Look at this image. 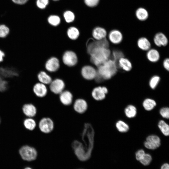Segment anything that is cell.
Returning <instances> with one entry per match:
<instances>
[{
  "instance_id": "19",
  "label": "cell",
  "mask_w": 169,
  "mask_h": 169,
  "mask_svg": "<svg viewBox=\"0 0 169 169\" xmlns=\"http://www.w3.org/2000/svg\"><path fill=\"white\" fill-rule=\"evenodd\" d=\"M92 35L96 40H100L105 38L107 35V32L102 27H96L93 30Z\"/></svg>"
},
{
  "instance_id": "17",
  "label": "cell",
  "mask_w": 169,
  "mask_h": 169,
  "mask_svg": "<svg viewBox=\"0 0 169 169\" xmlns=\"http://www.w3.org/2000/svg\"><path fill=\"white\" fill-rule=\"evenodd\" d=\"M73 96L69 91H63L60 94L59 100L61 103L65 105H69L72 103Z\"/></svg>"
},
{
  "instance_id": "14",
  "label": "cell",
  "mask_w": 169,
  "mask_h": 169,
  "mask_svg": "<svg viewBox=\"0 0 169 169\" xmlns=\"http://www.w3.org/2000/svg\"><path fill=\"white\" fill-rule=\"evenodd\" d=\"M81 73L82 76L85 79L90 80L95 78L97 74V70L91 66L86 65L82 68Z\"/></svg>"
},
{
  "instance_id": "18",
  "label": "cell",
  "mask_w": 169,
  "mask_h": 169,
  "mask_svg": "<svg viewBox=\"0 0 169 169\" xmlns=\"http://www.w3.org/2000/svg\"><path fill=\"white\" fill-rule=\"evenodd\" d=\"M154 42L156 45L158 47L165 46L167 45L168 40L164 33L159 32L157 33L154 36Z\"/></svg>"
},
{
  "instance_id": "15",
  "label": "cell",
  "mask_w": 169,
  "mask_h": 169,
  "mask_svg": "<svg viewBox=\"0 0 169 169\" xmlns=\"http://www.w3.org/2000/svg\"><path fill=\"white\" fill-rule=\"evenodd\" d=\"M73 108L79 114H83L87 110L88 104L86 101L84 100L78 99L75 101Z\"/></svg>"
},
{
  "instance_id": "21",
  "label": "cell",
  "mask_w": 169,
  "mask_h": 169,
  "mask_svg": "<svg viewBox=\"0 0 169 169\" xmlns=\"http://www.w3.org/2000/svg\"><path fill=\"white\" fill-rule=\"evenodd\" d=\"M117 66L126 71H129L132 68L131 62L129 59L124 57L120 58L118 60Z\"/></svg>"
},
{
  "instance_id": "28",
  "label": "cell",
  "mask_w": 169,
  "mask_h": 169,
  "mask_svg": "<svg viewBox=\"0 0 169 169\" xmlns=\"http://www.w3.org/2000/svg\"><path fill=\"white\" fill-rule=\"evenodd\" d=\"M67 33L68 37L73 40L76 39L79 35V29L74 26L69 27L67 30Z\"/></svg>"
},
{
  "instance_id": "32",
  "label": "cell",
  "mask_w": 169,
  "mask_h": 169,
  "mask_svg": "<svg viewBox=\"0 0 169 169\" xmlns=\"http://www.w3.org/2000/svg\"><path fill=\"white\" fill-rule=\"evenodd\" d=\"M63 16L65 22L68 23L73 22L75 19L74 13L72 11L69 10L64 11Z\"/></svg>"
},
{
  "instance_id": "41",
  "label": "cell",
  "mask_w": 169,
  "mask_h": 169,
  "mask_svg": "<svg viewBox=\"0 0 169 169\" xmlns=\"http://www.w3.org/2000/svg\"><path fill=\"white\" fill-rule=\"evenodd\" d=\"M15 4L18 5H23L25 4L28 0H11Z\"/></svg>"
},
{
  "instance_id": "22",
  "label": "cell",
  "mask_w": 169,
  "mask_h": 169,
  "mask_svg": "<svg viewBox=\"0 0 169 169\" xmlns=\"http://www.w3.org/2000/svg\"><path fill=\"white\" fill-rule=\"evenodd\" d=\"M23 123L25 129L29 131L34 130L37 125L36 121L33 118L26 117Z\"/></svg>"
},
{
  "instance_id": "33",
  "label": "cell",
  "mask_w": 169,
  "mask_h": 169,
  "mask_svg": "<svg viewBox=\"0 0 169 169\" xmlns=\"http://www.w3.org/2000/svg\"><path fill=\"white\" fill-rule=\"evenodd\" d=\"M9 28L4 24H0V38H4L7 37L9 33Z\"/></svg>"
},
{
  "instance_id": "4",
  "label": "cell",
  "mask_w": 169,
  "mask_h": 169,
  "mask_svg": "<svg viewBox=\"0 0 169 169\" xmlns=\"http://www.w3.org/2000/svg\"><path fill=\"white\" fill-rule=\"evenodd\" d=\"M72 147L75 155L80 161H86L90 157L91 152L87 149L79 141H74L72 144Z\"/></svg>"
},
{
  "instance_id": "30",
  "label": "cell",
  "mask_w": 169,
  "mask_h": 169,
  "mask_svg": "<svg viewBox=\"0 0 169 169\" xmlns=\"http://www.w3.org/2000/svg\"><path fill=\"white\" fill-rule=\"evenodd\" d=\"M158 126L162 134L165 136L169 135V125L164 120H160L158 123Z\"/></svg>"
},
{
  "instance_id": "44",
  "label": "cell",
  "mask_w": 169,
  "mask_h": 169,
  "mask_svg": "<svg viewBox=\"0 0 169 169\" xmlns=\"http://www.w3.org/2000/svg\"><path fill=\"white\" fill-rule=\"evenodd\" d=\"M161 169H169V165L167 163L163 164L161 166Z\"/></svg>"
},
{
  "instance_id": "3",
  "label": "cell",
  "mask_w": 169,
  "mask_h": 169,
  "mask_svg": "<svg viewBox=\"0 0 169 169\" xmlns=\"http://www.w3.org/2000/svg\"><path fill=\"white\" fill-rule=\"evenodd\" d=\"M18 153L23 160L28 161L35 160L38 155L35 148L27 145L22 146L19 149Z\"/></svg>"
},
{
  "instance_id": "25",
  "label": "cell",
  "mask_w": 169,
  "mask_h": 169,
  "mask_svg": "<svg viewBox=\"0 0 169 169\" xmlns=\"http://www.w3.org/2000/svg\"><path fill=\"white\" fill-rule=\"evenodd\" d=\"M135 14L136 18L141 21L146 20L149 16L147 11L145 8L142 7L137 8Z\"/></svg>"
},
{
  "instance_id": "16",
  "label": "cell",
  "mask_w": 169,
  "mask_h": 169,
  "mask_svg": "<svg viewBox=\"0 0 169 169\" xmlns=\"http://www.w3.org/2000/svg\"><path fill=\"white\" fill-rule=\"evenodd\" d=\"M108 38L111 43L114 44H118L121 42L123 39V35L120 31L114 29L110 32Z\"/></svg>"
},
{
  "instance_id": "9",
  "label": "cell",
  "mask_w": 169,
  "mask_h": 169,
  "mask_svg": "<svg viewBox=\"0 0 169 169\" xmlns=\"http://www.w3.org/2000/svg\"><path fill=\"white\" fill-rule=\"evenodd\" d=\"M108 93L107 88L105 86H98L94 88L92 92L91 95L93 98L97 101L102 100L104 99L106 95Z\"/></svg>"
},
{
  "instance_id": "12",
  "label": "cell",
  "mask_w": 169,
  "mask_h": 169,
  "mask_svg": "<svg viewBox=\"0 0 169 169\" xmlns=\"http://www.w3.org/2000/svg\"><path fill=\"white\" fill-rule=\"evenodd\" d=\"M59 59L55 57H51L47 59L45 62V69L49 72H54L58 70L59 67Z\"/></svg>"
},
{
  "instance_id": "27",
  "label": "cell",
  "mask_w": 169,
  "mask_h": 169,
  "mask_svg": "<svg viewBox=\"0 0 169 169\" xmlns=\"http://www.w3.org/2000/svg\"><path fill=\"white\" fill-rule=\"evenodd\" d=\"M156 105V101L153 99L147 98L143 101L142 106L145 110L146 111L152 110Z\"/></svg>"
},
{
  "instance_id": "36",
  "label": "cell",
  "mask_w": 169,
  "mask_h": 169,
  "mask_svg": "<svg viewBox=\"0 0 169 169\" xmlns=\"http://www.w3.org/2000/svg\"><path fill=\"white\" fill-rule=\"evenodd\" d=\"M151 160L152 157L151 155L148 153H145L140 161L143 165L147 166L150 164Z\"/></svg>"
},
{
  "instance_id": "7",
  "label": "cell",
  "mask_w": 169,
  "mask_h": 169,
  "mask_svg": "<svg viewBox=\"0 0 169 169\" xmlns=\"http://www.w3.org/2000/svg\"><path fill=\"white\" fill-rule=\"evenodd\" d=\"M62 60L66 65L68 66H73L77 64L78 59L74 52L71 51H67L63 56Z\"/></svg>"
},
{
  "instance_id": "43",
  "label": "cell",
  "mask_w": 169,
  "mask_h": 169,
  "mask_svg": "<svg viewBox=\"0 0 169 169\" xmlns=\"http://www.w3.org/2000/svg\"><path fill=\"white\" fill-rule=\"evenodd\" d=\"M5 56L4 53L0 49V63L2 62L3 59V58Z\"/></svg>"
},
{
  "instance_id": "20",
  "label": "cell",
  "mask_w": 169,
  "mask_h": 169,
  "mask_svg": "<svg viewBox=\"0 0 169 169\" xmlns=\"http://www.w3.org/2000/svg\"><path fill=\"white\" fill-rule=\"evenodd\" d=\"M37 77L39 82L46 85L50 84L52 81L51 77L45 70H41L39 72Z\"/></svg>"
},
{
  "instance_id": "42",
  "label": "cell",
  "mask_w": 169,
  "mask_h": 169,
  "mask_svg": "<svg viewBox=\"0 0 169 169\" xmlns=\"http://www.w3.org/2000/svg\"><path fill=\"white\" fill-rule=\"evenodd\" d=\"M163 66L164 68L167 71L169 70V59L168 58L166 59L163 62Z\"/></svg>"
},
{
  "instance_id": "24",
  "label": "cell",
  "mask_w": 169,
  "mask_h": 169,
  "mask_svg": "<svg viewBox=\"0 0 169 169\" xmlns=\"http://www.w3.org/2000/svg\"><path fill=\"white\" fill-rule=\"evenodd\" d=\"M138 47L144 51H148L151 47V44L148 40L145 37L139 38L137 42Z\"/></svg>"
},
{
  "instance_id": "23",
  "label": "cell",
  "mask_w": 169,
  "mask_h": 169,
  "mask_svg": "<svg viewBox=\"0 0 169 169\" xmlns=\"http://www.w3.org/2000/svg\"><path fill=\"white\" fill-rule=\"evenodd\" d=\"M148 51L146 54V57L149 61L155 63L159 60L160 55L159 52L157 50L155 49H150Z\"/></svg>"
},
{
  "instance_id": "2",
  "label": "cell",
  "mask_w": 169,
  "mask_h": 169,
  "mask_svg": "<svg viewBox=\"0 0 169 169\" xmlns=\"http://www.w3.org/2000/svg\"><path fill=\"white\" fill-rule=\"evenodd\" d=\"M89 54L91 62L98 67L109 59L111 52L109 48L100 47L94 49Z\"/></svg>"
},
{
  "instance_id": "26",
  "label": "cell",
  "mask_w": 169,
  "mask_h": 169,
  "mask_svg": "<svg viewBox=\"0 0 169 169\" xmlns=\"http://www.w3.org/2000/svg\"><path fill=\"white\" fill-rule=\"evenodd\" d=\"M124 113L125 116L128 118H133L136 115L137 109L134 105H129L125 108Z\"/></svg>"
},
{
  "instance_id": "45",
  "label": "cell",
  "mask_w": 169,
  "mask_h": 169,
  "mask_svg": "<svg viewBox=\"0 0 169 169\" xmlns=\"http://www.w3.org/2000/svg\"><path fill=\"white\" fill-rule=\"evenodd\" d=\"M24 169H32L30 167H25Z\"/></svg>"
},
{
  "instance_id": "8",
  "label": "cell",
  "mask_w": 169,
  "mask_h": 169,
  "mask_svg": "<svg viewBox=\"0 0 169 169\" xmlns=\"http://www.w3.org/2000/svg\"><path fill=\"white\" fill-rule=\"evenodd\" d=\"M33 92L37 97L43 98L45 97L48 94V88L46 85L40 82H38L33 85Z\"/></svg>"
},
{
  "instance_id": "10",
  "label": "cell",
  "mask_w": 169,
  "mask_h": 169,
  "mask_svg": "<svg viewBox=\"0 0 169 169\" xmlns=\"http://www.w3.org/2000/svg\"><path fill=\"white\" fill-rule=\"evenodd\" d=\"M109 43L106 38L100 40H92L89 41L87 44V51L90 54L95 48L100 47L109 48Z\"/></svg>"
},
{
  "instance_id": "5",
  "label": "cell",
  "mask_w": 169,
  "mask_h": 169,
  "mask_svg": "<svg viewBox=\"0 0 169 169\" xmlns=\"http://www.w3.org/2000/svg\"><path fill=\"white\" fill-rule=\"evenodd\" d=\"M38 126L40 131L45 134H48L53 130L54 123L51 118L48 117L42 118L39 120Z\"/></svg>"
},
{
  "instance_id": "31",
  "label": "cell",
  "mask_w": 169,
  "mask_h": 169,
  "mask_svg": "<svg viewBox=\"0 0 169 169\" xmlns=\"http://www.w3.org/2000/svg\"><path fill=\"white\" fill-rule=\"evenodd\" d=\"M47 21L50 25L56 27L59 25L60 23L61 18L57 15H51L48 17Z\"/></svg>"
},
{
  "instance_id": "46",
  "label": "cell",
  "mask_w": 169,
  "mask_h": 169,
  "mask_svg": "<svg viewBox=\"0 0 169 169\" xmlns=\"http://www.w3.org/2000/svg\"><path fill=\"white\" fill-rule=\"evenodd\" d=\"M53 0V1H59V0Z\"/></svg>"
},
{
  "instance_id": "47",
  "label": "cell",
  "mask_w": 169,
  "mask_h": 169,
  "mask_svg": "<svg viewBox=\"0 0 169 169\" xmlns=\"http://www.w3.org/2000/svg\"><path fill=\"white\" fill-rule=\"evenodd\" d=\"M0 123H1V119H0Z\"/></svg>"
},
{
  "instance_id": "6",
  "label": "cell",
  "mask_w": 169,
  "mask_h": 169,
  "mask_svg": "<svg viewBox=\"0 0 169 169\" xmlns=\"http://www.w3.org/2000/svg\"><path fill=\"white\" fill-rule=\"evenodd\" d=\"M161 144V140L160 137L155 135H151L148 136L144 142V146L151 150H155L159 147Z\"/></svg>"
},
{
  "instance_id": "38",
  "label": "cell",
  "mask_w": 169,
  "mask_h": 169,
  "mask_svg": "<svg viewBox=\"0 0 169 169\" xmlns=\"http://www.w3.org/2000/svg\"><path fill=\"white\" fill-rule=\"evenodd\" d=\"M100 0H84L85 4L88 7L94 8L99 4Z\"/></svg>"
},
{
  "instance_id": "40",
  "label": "cell",
  "mask_w": 169,
  "mask_h": 169,
  "mask_svg": "<svg viewBox=\"0 0 169 169\" xmlns=\"http://www.w3.org/2000/svg\"><path fill=\"white\" fill-rule=\"evenodd\" d=\"M145 153L143 149H140L137 151L136 153V157L138 161L141 160L143 158Z\"/></svg>"
},
{
  "instance_id": "29",
  "label": "cell",
  "mask_w": 169,
  "mask_h": 169,
  "mask_svg": "<svg viewBox=\"0 0 169 169\" xmlns=\"http://www.w3.org/2000/svg\"><path fill=\"white\" fill-rule=\"evenodd\" d=\"M115 127L117 130L121 133H125L129 130L128 125L123 120H120L115 123Z\"/></svg>"
},
{
  "instance_id": "1",
  "label": "cell",
  "mask_w": 169,
  "mask_h": 169,
  "mask_svg": "<svg viewBox=\"0 0 169 169\" xmlns=\"http://www.w3.org/2000/svg\"><path fill=\"white\" fill-rule=\"evenodd\" d=\"M117 64L113 59H109L98 67L97 74L95 78L97 81L107 80L111 78L117 73Z\"/></svg>"
},
{
  "instance_id": "11",
  "label": "cell",
  "mask_w": 169,
  "mask_h": 169,
  "mask_svg": "<svg viewBox=\"0 0 169 169\" xmlns=\"http://www.w3.org/2000/svg\"><path fill=\"white\" fill-rule=\"evenodd\" d=\"M49 84L50 90L56 94L61 93L65 87L64 82L62 80L58 79L52 81Z\"/></svg>"
},
{
  "instance_id": "39",
  "label": "cell",
  "mask_w": 169,
  "mask_h": 169,
  "mask_svg": "<svg viewBox=\"0 0 169 169\" xmlns=\"http://www.w3.org/2000/svg\"><path fill=\"white\" fill-rule=\"evenodd\" d=\"M113 59L117 63L118 60L121 57H124L123 53L119 51H114L112 53Z\"/></svg>"
},
{
  "instance_id": "34",
  "label": "cell",
  "mask_w": 169,
  "mask_h": 169,
  "mask_svg": "<svg viewBox=\"0 0 169 169\" xmlns=\"http://www.w3.org/2000/svg\"><path fill=\"white\" fill-rule=\"evenodd\" d=\"M160 80V77L157 75L152 77L149 82V85L152 89H155L158 84Z\"/></svg>"
},
{
  "instance_id": "35",
  "label": "cell",
  "mask_w": 169,
  "mask_h": 169,
  "mask_svg": "<svg viewBox=\"0 0 169 169\" xmlns=\"http://www.w3.org/2000/svg\"><path fill=\"white\" fill-rule=\"evenodd\" d=\"M49 0H36L35 4L36 7L41 10L45 9L49 5Z\"/></svg>"
},
{
  "instance_id": "37",
  "label": "cell",
  "mask_w": 169,
  "mask_h": 169,
  "mask_svg": "<svg viewBox=\"0 0 169 169\" xmlns=\"http://www.w3.org/2000/svg\"><path fill=\"white\" fill-rule=\"evenodd\" d=\"M161 115L163 118L168 119L169 118V108L168 107H165L161 108L159 111Z\"/></svg>"
},
{
  "instance_id": "13",
  "label": "cell",
  "mask_w": 169,
  "mask_h": 169,
  "mask_svg": "<svg viewBox=\"0 0 169 169\" xmlns=\"http://www.w3.org/2000/svg\"><path fill=\"white\" fill-rule=\"evenodd\" d=\"M22 111L27 117L34 118L37 113V109L36 106L31 103L24 104L22 107Z\"/></svg>"
}]
</instances>
